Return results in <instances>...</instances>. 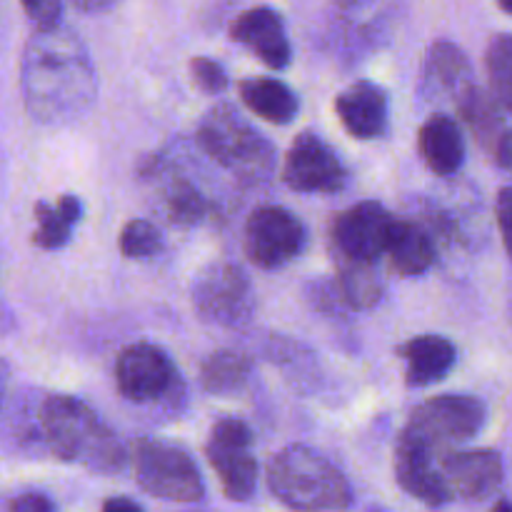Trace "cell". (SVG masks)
Returning a JSON list of instances; mask_svg holds the SVG:
<instances>
[{
    "mask_svg": "<svg viewBox=\"0 0 512 512\" xmlns=\"http://www.w3.org/2000/svg\"><path fill=\"white\" fill-rule=\"evenodd\" d=\"M20 88L30 118L48 128L78 123L98 100V73L75 30L38 28L25 43Z\"/></svg>",
    "mask_w": 512,
    "mask_h": 512,
    "instance_id": "obj_1",
    "label": "cell"
},
{
    "mask_svg": "<svg viewBox=\"0 0 512 512\" xmlns=\"http://www.w3.org/2000/svg\"><path fill=\"white\" fill-rule=\"evenodd\" d=\"M40 443L63 463H78L100 475L125 468L128 450L93 408L70 395H48L38 410Z\"/></svg>",
    "mask_w": 512,
    "mask_h": 512,
    "instance_id": "obj_2",
    "label": "cell"
},
{
    "mask_svg": "<svg viewBox=\"0 0 512 512\" xmlns=\"http://www.w3.org/2000/svg\"><path fill=\"white\" fill-rule=\"evenodd\" d=\"M268 488L293 510H343L353 505L348 478L308 445H288L270 460Z\"/></svg>",
    "mask_w": 512,
    "mask_h": 512,
    "instance_id": "obj_3",
    "label": "cell"
},
{
    "mask_svg": "<svg viewBox=\"0 0 512 512\" xmlns=\"http://www.w3.org/2000/svg\"><path fill=\"white\" fill-rule=\"evenodd\" d=\"M198 143L220 168L248 183L268 180L278 163L275 145L228 103L215 105L203 115L198 123Z\"/></svg>",
    "mask_w": 512,
    "mask_h": 512,
    "instance_id": "obj_4",
    "label": "cell"
},
{
    "mask_svg": "<svg viewBox=\"0 0 512 512\" xmlns=\"http://www.w3.org/2000/svg\"><path fill=\"white\" fill-rule=\"evenodd\" d=\"M135 480L148 495L168 503H200L205 480L198 463L180 445L160 438H140L130 448Z\"/></svg>",
    "mask_w": 512,
    "mask_h": 512,
    "instance_id": "obj_5",
    "label": "cell"
},
{
    "mask_svg": "<svg viewBox=\"0 0 512 512\" xmlns=\"http://www.w3.org/2000/svg\"><path fill=\"white\" fill-rule=\"evenodd\" d=\"M195 313L218 328H243L255 315V285L238 263L218 260L193 280Z\"/></svg>",
    "mask_w": 512,
    "mask_h": 512,
    "instance_id": "obj_6",
    "label": "cell"
},
{
    "mask_svg": "<svg viewBox=\"0 0 512 512\" xmlns=\"http://www.w3.org/2000/svg\"><path fill=\"white\" fill-rule=\"evenodd\" d=\"M488 423V405L475 395H438L413 410L405 433L430 450L450 448L478 438Z\"/></svg>",
    "mask_w": 512,
    "mask_h": 512,
    "instance_id": "obj_7",
    "label": "cell"
},
{
    "mask_svg": "<svg viewBox=\"0 0 512 512\" xmlns=\"http://www.w3.org/2000/svg\"><path fill=\"white\" fill-rule=\"evenodd\" d=\"M253 430L238 418H223L210 430L205 455L218 473L225 498L248 503L258 488V460L253 458Z\"/></svg>",
    "mask_w": 512,
    "mask_h": 512,
    "instance_id": "obj_8",
    "label": "cell"
},
{
    "mask_svg": "<svg viewBox=\"0 0 512 512\" xmlns=\"http://www.w3.org/2000/svg\"><path fill=\"white\" fill-rule=\"evenodd\" d=\"M243 243L250 263L263 270H278L303 255L308 230L283 205H263L245 223Z\"/></svg>",
    "mask_w": 512,
    "mask_h": 512,
    "instance_id": "obj_9",
    "label": "cell"
},
{
    "mask_svg": "<svg viewBox=\"0 0 512 512\" xmlns=\"http://www.w3.org/2000/svg\"><path fill=\"white\" fill-rule=\"evenodd\" d=\"M283 180L295 193L333 195L348 185V168L323 135L305 130L293 140L285 155Z\"/></svg>",
    "mask_w": 512,
    "mask_h": 512,
    "instance_id": "obj_10",
    "label": "cell"
},
{
    "mask_svg": "<svg viewBox=\"0 0 512 512\" xmlns=\"http://www.w3.org/2000/svg\"><path fill=\"white\" fill-rule=\"evenodd\" d=\"M178 368L163 348L153 343L128 345L115 363V383L130 403H160L175 390Z\"/></svg>",
    "mask_w": 512,
    "mask_h": 512,
    "instance_id": "obj_11",
    "label": "cell"
},
{
    "mask_svg": "<svg viewBox=\"0 0 512 512\" xmlns=\"http://www.w3.org/2000/svg\"><path fill=\"white\" fill-rule=\"evenodd\" d=\"M393 223L395 218L385 205L375 203V200H363L335 220V250L343 260L378 263V258L385 255V248H388Z\"/></svg>",
    "mask_w": 512,
    "mask_h": 512,
    "instance_id": "obj_12",
    "label": "cell"
},
{
    "mask_svg": "<svg viewBox=\"0 0 512 512\" xmlns=\"http://www.w3.org/2000/svg\"><path fill=\"white\" fill-rule=\"evenodd\" d=\"M438 465L448 480L453 500L488 503L503 488L505 465L498 450H455V453H445Z\"/></svg>",
    "mask_w": 512,
    "mask_h": 512,
    "instance_id": "obj_13",
    "label": "cell"
},
{
    "mask_svg": "<svg viewBox=\"0 0 512 512\" xmlns=\"http://www.w3.org/2000/svg\"><path fill=\"white\" fill-rule=\"evenodd\" d=\"M395 480L410 498L420 500L428 508L453 503L450 485L438 465V453L405 430L395 448Z\"/></svg>",
    "mask_w": 512,
    "mask_h": 512,
    "instance_id": "obj_14",
    "label": "cell"
},
{
    "mask_svg": "<svg viewBox=\"0 0 512 512\" xmlns=\"http://www.w3.org/2000/svg\"><path fill=\"white\" fill-rule=\"evenodd\" d=\"M230 38L258 55L270 70H285L293 63V45L278 10L260 5L245 10L230 25Z\"/></svg>",
    "mask_w": 512,
    "mask_h": 512,
    "instance_id": "obj_15",
    "label": "cell"
},
{
    "mask_svg": "<svg viewBox=\"0 0 512 512\" xmlns=\"http://www.w3.org/2000/svg\"><path fill=\"white\" fill-rule=\"evenodd\" d=\"M335 113L353 138L375 140L388 133L390 100L373 80H358L335 100Z\"/></svg>",
    "mask_w": 512,
    "mask_h": 512,
    "instance_id": "obj_16",
    "label": "cell"
},
{
    "mask_svg": "<svg viewBox=\"0 0 512 512\" xmlns=\"http://www.w3.org/2000/svg\"><path fill=\"white\" fill-rule=\"evenodd\" d=\"M475 83L478 80L473 65L460 45L450 40H438L430 45L423 68V93L430 100H450L455 105Z\"/></svg>",
    "mask_w": 512,
    "mask_h": 512,
    "instance_id": "obj_17",
    "label": "cell"
},
{
    "mask_svg": "<svg viewBox=\"0 0 512 512\" xmlns=\"http://www.w3.org/2000/svg\"><path fill=\"white\" fill-rule=\"evenodd\" d=\"M398 355L405 360V383L410 388H430L450 375L458 363V350L443 335H418L400 345Z\"/></svg>",
    "mask_w": 512,
    "mask_h": 512,
    "instance_id": "obj_18",
    "label": "cell"
},
{
    "mask_svg": "<svg viewBox=\"0 0 512 512\" xmlns=\"http://www.w3.org/2000/svg\"><path fill=\"white\" fill-rule=\"evenodd\" d=\"M418 148L428 168L443 178L460 173L465 165V153H468L458 120L445 113H435L425 120L418 135Z\"/></svg>",
    "mask_w": 512,
    "mask_h": 512,
    "instance_id": "obj_19",
    "label": "cell"
},
{
    "mask_svg": "<svg viewBox=\"0 0 512 512\" xmlns=\"http://www.w3.org/2000/svg\"><path fill=\"white\" fill-rule=\"evenodd\" d=\"M385 255L390 258L395 273L405 275V278H415V275H425L433 268L435 258H438V248H435L433 235L423 225L415 223V220L395 218Z\"/></svg>",
    "mask_w": 512,
    "mask_h": 512,
    "instance_id": "obj_20",
    "label": "cell"
},
{
    "mask_svg": "<svg viewBox=\"0 0 512 512\" xmlns=\"http://www.w3.org/2000/svg\"><path fill=\"white\" fill-rule=\"evenodd\" d=\"M243 103L273 125H290L300 113V98L278 78H248L240 83Z\"/></svg>",
    "mask_w": 512,
    "mask_h": 512,
    "instance_id": "obj_21",
    "label": "cell"
},
{
    "mask_svg": "<svg viewBox=\"0 0 512 512\" xmlns=\"http://www.w3.org/2000/svg\"><path fill=\"white\" fill-rule=\"evenodd\" d=\"M455 108H458L460 118L465 120L470 133L475 135L480 148L493 153L500 133L505 130L503 108H500L498 100L493 98V93H488V90H483L475 83L473 88L465 90V95L455 103Z\"/></svg>",
    "mask_w": 512,
    "mask_h": 512,
    "instance_id": "obj_22",
    "label": "cell"
},
{
    "mask_svg": "<svg viewBox=\"0 0 512 512\" xmlns=\"http://www.w3.org/2000/svg\"><path fill=\"white\" fill-rule=\"evenodd\" d=\"M253 375V365L243 353L235 350H218L210 355L200 368V383L210 395L218 398H235L243 393Z\"/></svg>",
    "mask_w": 512,
    "mask_h": 512,
    "instance_id": "obj_23",
    "label": "cell"
},
{
    "mask_svg": "<svg viewBox=\"0 0 512 512\" xmlns=\"http://www.w3.org/2000/svg\"><path fill=\"white\" fill-rule=\"evenodd\" d=\"M340 290L353 308H373L375 303H380L385 288L375 263L345 260L343 273H340Z\"/></svg>",
    "mask_w": 512,
    "mask_h": 512,
    "instance_id": "obj_24",
    "label": "cell"
},
{
    "mask_svg": "<svg viewBox=\"0 0 512 512\" xmlns=\"http://www.w3.org/2000/svg\"><path fill=\"white\" fill-rule=\"evenodd\" d=\"M485 68H488L490 93L500 108L512 115V35H495L485 50Z\"/></svg>",
    "mask_w": 512,
    "mask_h": 512,
    "instance_id": "obj_25",
    "label": "cell"
},
{
    "mask_svg": "<svg viewBox=\"0 0 512 512\" xmlns=\"http://www.w3.org/2000/svg\"><path fill=\"white\" fill-rule=\"evenodd\" d=\"M165 208H168V218L173 223L188 228V225L200 223L208 215V200L190 180L175 178L165 188Z\"/></svg>",
    "mask_w": 512,
    "mask_h": 512,
    "instance_id": "obj_26",
    "label": "cell"
},
{
    "mask_svg": "<svg viewBox=\"0 0 512 512\" xmlns=\"http://www.w3.org/2000/svg\"><path fill=\"white\" fill-rule=\"evenodd\" d=\"M73 228L68 218L63 215V210L58 208V203L50 205L45 200L35 203V233L33 243L43 250H60L70 243L73 238Z\"/></svg>",
    "mask_w": 512,
    "mask_h": 512,
    "instance_id": "obj_27",
    "label": "cell"
},
{
    "mask_svg": "<svg viewBox=\"0 0 512 512\" xmlns=\"http://www.w3.org/2000/svg\"><path fill=\"white\" fill-rule=\"evenodd\" d=\"M163 250V233L150 220L135 218L120 233V253L130 260H148Z\"/></svg>",
    "mask_w": 512,
    "mask_h": 512,
    "instance_id": "obj_28",
    "label": "cell"
},
{
    "mask_svg": "<svg viewBox=\"0 0 512 512\" xmlns=\"http://www.w3.org/2000/svg\"><path fill=\"white\" fill-rule=\"evenodd\" d=\"M190 75H193V83L208 95L223 93V90L230 85L225 68L218 63V60H213V58H193V60H190Z\"/></svg>",
    "mask_w": 512,
    "mask_h": 512,
    "instance_id": "obj_29",
    "label": "cell"
},
{
    "mask_svg": "<svg viewBox=\"0 0 512 512\" xmlns=\"http://www.w3.org/2000/svg\"><path fill=\"white\" fill-rule=\"evenodd\" d=\"M28 18L33 20L38 28H48V25H58L60 15H63V3L60 0H20Z\"/></svg>",
    "mask_w": 512,
    "mask_h": 512,
    "instance_id": "obj_30",
    "label": "cell"
},
{
    "mask_svg": "<svg viewBox=\"0 0 512 512\" xmlns=\"http://www.w3.org/2000/svg\"><path fill=\"white\" fill-rule=\"evenodd\" d=\"M495 218H498L500 238H503L505 253L512 263V185L500 188L498 200H495Z\"/></svg>",
    "mask_w": 512,
    "mask_h": 512,
    "instance_id": "obj_31",
    "label": "cell"
},
{
    "mask_svg": "<svg viewBox=\"0 0 512 512\" xmlns=\"http://www.w3.org/2000/svg\"><path fill=\"white\" fill-rule=\"evenodd\" d=\"M13 512H53L55 503L45 493H25L10 503Z\"/></svg>",
    "mask_w": 512,
    "mask_h": 512,
    "instance_id": "obj_32",
    "label": "cell"
},
{
    "mask_svg": "<svg viewBox=\"0 0 512 512\" xmlns=\"http://www.w3.org/2000/svg\"><path fill=\"white\" fill-rule=\"evenodd\" d=\"M493 155H495V160H498L500 168H503L505 173L512 175V128H505L503 133H500Z\"/></svg>",
    "mask_w": 512,
    "mask_h": 512,
    "instance_id": "obj_33",
    "label": "cell"
},
{
    "mask_svg": "<svg viewBox=\"0 0 512 512\" xmlns=\"http://www.w3.org/2000/svg\"><path fill=\"white\" fill-rule=\"evenodd\" d=\"M58 208L63 210V215H65V218H68L73 225H78L80 218H83V203H80L78 195H70V193L60 195Z\"/></svg>",
    "mask_w": 512,
    "mask_h": 512,
    "instance_id": "obj_34",
    "label": "cell"
},
{
    "mask_svg": "<svg viewBox=\"0 0 512 512\" xmlns=\"http://www.w3.org/2000/svg\"><path fill=\"white\" fill-rule=\"evenodd\" d=\"M80 13H105V10H113L115 5H120L123 0H70Z\"/></svg>",
    "mask_w": 512,
    "mask_h": 512,
    "instance_id": "obj_35",
    "label": "cell"
},
{
    "mask_svg": "<svg viewBox=\"0 0 512 512\" xmlns=\"http://www.w3.org/2000/svg\"><path fill=\"white\" fill-rule=\"evenodd\" d=\"M105 512H143V505L133 498H110L103 503Z\"/></svg>",
    "mask_w": 512,
    "mask_h": 512,
    "instance_id": "obj_36",
    "label": "cell"
},
{
    "mask_svg": "<svg viewBox=\"0 0 512 512\" xmlns=\"http://www.w3.org/2000/svg\"><path fill=\"white\" fill-rule=\"evenodd\" d=\"M8 383H10V365L8 360L0 358V410H3L5 395H8Z\"/></svg>",
    "mask_w": 512,
    "mask_h": 512,
    "instance_id": "obj_37",
    "label": "cell"
},
{
    "mask_svg": "<svg viewBox=\"0 0 512 512\" xmlns=\"http://www.w3.org/2000/svg\"><path fill=\"white\" fill-rule=\"evenodd\" d=\"M495 3H498V8L503 10V13L512 15V0H495Z\"/></svg>",
    "mask_w": 512,
    "mask_h": 512,
    "instance_id": "obj_38",
    "label": "cell"
},
{
    "mask_svg": "<svg viewBox=\"0 0 512 512\" xmlns=\"http://www.w3.org/2000/svg\"><path fill=\"white\" fill-rule=\"evenodd\" d=\"M368 0H340V5H345V8H360V5H365Z\"/></svg>",
    "mask_w": 512,
    "mask_h": 512,
    "instance_id": "obj_39",
    "label": "cell"
},
{
    "mask_svg": "<svg viewBox=\"0 0 512 512\" xmlns=\"http://www.w3.org/2000/svg\"><path fill=\"white\" fill-rule=\"evenodd\" d=\"M495 510H508V512H512V500H498V503L493 505Z\"/></svg>",
    "mask_w": 512,
    "mask_h": 512,
    "instance_id": "obj_40",
    "label": "cell"
}]
</instances>
